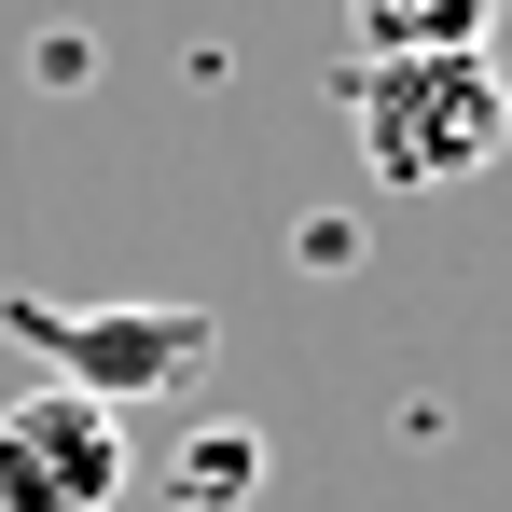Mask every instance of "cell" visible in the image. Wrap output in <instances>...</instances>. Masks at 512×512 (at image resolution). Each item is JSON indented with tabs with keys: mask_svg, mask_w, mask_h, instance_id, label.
<instances>
[{
	"mask_svg": "<svg viewBox=\"0 0 512 512\" xmlns=\"http://www.w3.org/2000/svg\"><path fill=\"white\" fill-rule=\"evenodd\" d=\"M360 56H471L499 28V0H346Z\"/></svg>",
	"mask_w": 512,
	"mask_h": 512,
	"instance_id": "cell-4",
	"label": "cell"
},
{
	"mask_svg": "<svg viewBox=\"0 0 512 512\" xmlns=\"http://www.w3.org/2000/svg\"><path fill=\"white\" fill-rule=\"evenodd\" d=\"M0 333L42 360V388H84L111 416L167 402L208 360V305H56V291H0Z\"/></svg>",
	"mask_w": 512,
	"mask_h": 512,
	"instance_id": "cell-2",
	"label": "cell"
},
{
	"mask_svg": "<svg viewBox=\"0 0 512 512\" xmlns=\"http://www.w3.org/2000/svg\"><path fill=\"white\" fill-rule=\"evenodd\" d=\"M139 485V443L84 388H14L0 402V512H111Z\"/></svg>",
	"mask_w": 512,
	"mask_h": 512,
	"instance_id": "cell-3",
	"label": "cell"
},
{
	"mask_svg": "<svg viewBox=\"0 0 512 512\" xmlns=\"http://www.w3.org/2000/svg\"><path fill=\"white\" fill-rule=\"evenodd\" d=\"M346 125H360V167L388 194H443V180H485L512 153V84L485 42L471 56H360Z\"/></svg>",
	"mask_w": 512,
	"mask_h": 512,
	"instance_id": "cell-1",
	"label": "cell"
},
{
	"mask_svg": "<svg viewBox=\"0 0 512 512\" xmlns=\"http://www.w3.org/2000/svg\"><path fill=\"white\" fill-rule=\"evenodd\" d=\"M250 485H263V429H236V416L194 429V443H180V471H167V499H180V512H236Z\"/></svg>",
	"mask_w": 512,
	"mask_h": 512,
	"instance_id": "cell-5",
	"label": "cell"
}]
</instances>
